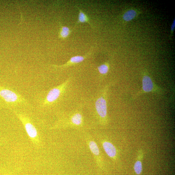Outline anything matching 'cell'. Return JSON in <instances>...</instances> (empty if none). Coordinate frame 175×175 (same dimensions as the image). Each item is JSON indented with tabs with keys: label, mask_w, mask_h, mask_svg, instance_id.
Returning a JSON list of instances; mask_svg holds the SVG:
<instances>
[{
	"label": "cell",
	"mask_w": 175,
	"mask_h": 175,
	"mask_svg": "<svg viewBox=\"0 0 175 175\" xmlns=\"http://www.w3.org/2000/svg\"><path fill=\"white\" fill-rule=\"evenodd\" d=\"M15 113L22 122L33 144L36 147H40L41 142L38 131L30 119L27 116L17 112Z\"/></svg>",
	"instance_id": "cell-4"
},
{
	"label": "cell",
	"mask_w": 175,
	"mask_h": 175,
	"mask_svg": "<svg viewBox=\"0 0 175 175\" xmlns=\"http://www.w3.org/2000/svg\"><path fill=\"white\" fill-rule=\"evenodd\" d=\"M91 53L90 51L85 56H77L72 57L68 62L65 64L61 65H52V66L58 68H65L70 66L81 63L87 58Z\"/></svg>",
	"instance_id": "cell-9"
},
{
	"label": "cell",
	"mask_w": 175,
	"mask_h": 175,
	"mask_svg": "<svg viewBox=\"0 0 175 175\" xmlns=\"http://www.w3.org/2000/svg\"><path fill=\"white\" fill-rule=\"evenodd\" d=\"M0 95L7 102L17 105L25 103L26 100L20 94L13 91L2 89L0 90Z\"/></svg>",
	"instance_id": "cell-8"
},
{
	"label": "cell",
	"mask_w": 175,
	"mask_h": 175,
	"mask_svg": "<svg viewBox=\"0 0 175 175\" xmlns=\"http://www.w3.org/2000/svg\"><path fill=\"white\" fill-rule=\"evenodd\" d=\"M72 31L67 26H62L59 33V37L63 39L67 38L71 33Z\"/></svg>",
	"instance_id": "cell-12"
},
{
	"label": "cell",
	"mask_w": 175,
	"mask_h": 175,
	"mask_svg": "<svg viewBox=\"0 0 175 175\" xmlns=\"http://www.w3.org/2000/svg\"><path fill=\"white\" fill-rule=\"evenodd\" d=\"M94 136L101 143L103 149L108 157L111 160L116 161L118 157L116 148L111 142L103 138L100 134L95 133Z\"/></svg>",
	"instance_id": "cell-7"
},
{
	"label": "cell",
	"mask_w": 175,
	"mask_h": 175,
	"mask_svg": "<svg viewBox=\"0 0 175 175\" xmlns=\"http://www.w3.org/2000/svg\"><path fill=\"white\" fill-rule=\"evenodd\" d=\"M71 78H69L62 84L51 90L43 102L42 106H48L56 102L66 90L69 82L71 81Z\"/></svg>",
	"instance_id": "cell-5"
},
{
	"label": "cell",
	"mask_w": 175,
	"mask_h": 175,
	"mask_svg": "<svg viewBox=\"0 0 175 175\" xmlns=\"http://www.w3.org/2000/svg\"><path fill=\"white\" fill-rule=\"evenodd\" d=\"M79 11L78 16V20L76 23V25L78 23L87 22L92 27V24L89 21L88 17L87 15L82 11L81 9L77 7Z\"/></svg>",
	"instance_id": "cell-11"
},
{
	"label": "cell",
	"mask_w": 175,
	"mask_h": 175,
	"mask_svg": "<svg viewBox=\"0 0 175 175\" xmlns=\"http://www.w3.org/2000/svg\"><path fill=\"white\" fill-rule=\"evenodd\" d=\"M109 69V64L108 63H105L98 67V70L99 73L103 75H107Z\"/></svg>",
	"instance_id": "cell-13"
},
{
	"label": "cell",
	"mask_w": 175,
	"mask_h": 175,
	"mask_svg": "<svg viewBox=\"0 0 175 175\" xmlns=\"http://www.w3.org/2000/svg\"><path fill=\"white\" fill-rule=\"evenodd\" d=\"M83 136L96 162L101 167L102 164V158L98 143L96 142L94 138L90 134L85 132L83 133Z\"/></svg>",
	"instance_id": "cell-6"
},
{
	"label": "cell",
	"mask_w": 175,
	"mask_h": 175,
	"mask_svg": "<svg viewBox=\"0 0 175 175\" xmlns=\"http://www.w3.org/2000/svg\"><path fill=\"white\" fill-rule=\"evenodd\" d=\"M175 27V19H174L171 26V33L170 34V38H172V36L173 34Z\"/></svg>",
	"instance_id": "cell-15"
},
{
	"label": "cell",
	"mask_w": 175,
	"mask_h": 175,
	"mask_svg": "<svg viewBox=\"0 0 175 175\" xmlns=\"http://www.w3.org/2000/svg\"><path fill=\"white\" fill-rule=\"evenodd\" d=\"M84 119L80 111L71 114L67 118L59 121L52 128H72L81 129L84 126Z\"/></svg>",
	"instance_id": "cell-2"
},
{
	"label": "cell",
	"mask_w": 175,
	"mask_h": 175,
	"mask_svg": "<svg viewBox=\"0 0 175 175\" xmlns=\"http://www.w3.org/2000/svg\"><path fill=\"white\" fill-rule=\"evenodd\" d=\"M134 169L136 173L138 175L141 174L142 171V164L141 160H138L134 165Z\"/></svg>",
	"instance_id": "cell-14"
},
{
	"label": "cell",
	"mask_w": 175,
	"mask_h": 175,
	"mask_svg": "<svg viewBox=\"0 0 175 175\" xmlns=\"http://www.w3.org/2000/svg\"><path fill=\"white\" fill-rule=\"evenodd\" d=\"M139 13L134 10H129L125 13L123 15V20L127 22H129L132 20L137 17Z\"/></svg>",
	"instance_id": "cell-10"
},
{
	"label": "cell",
	"mask_w": 175,
	"mask_h": 175,
	"mask_svg": "<svg viewBox=\"0 0 175 175\" xmlns=\"http://www.w3.org/2000/svg\"><path fill=\"white\" fill-rule=\"evenodd\" d=\"M112 84L111 82L104 87L95 102L96 115L100 123L102 125H106L108 123V92L109 87Z\"/></svg>",
	"instance_id": "cell-1"
},
{
	"label": "cell",
	"mask_w": 175,
	"mask_h": 175,
	"mask_svg": "<svg viewBox=\"0 0 175 175\" xmlns=\"http://www.w3.org/2000/svg\"><path fill=\"white\" fill-rule=\"evenodd\" d=\"M166 91V90L157 85L148 72L144 71L142 73V89L132 96V99L135 100L144 93L152 92L161 94Z\"/></svg>",
	"instance_id": "cell-3"
}]
</instances>
